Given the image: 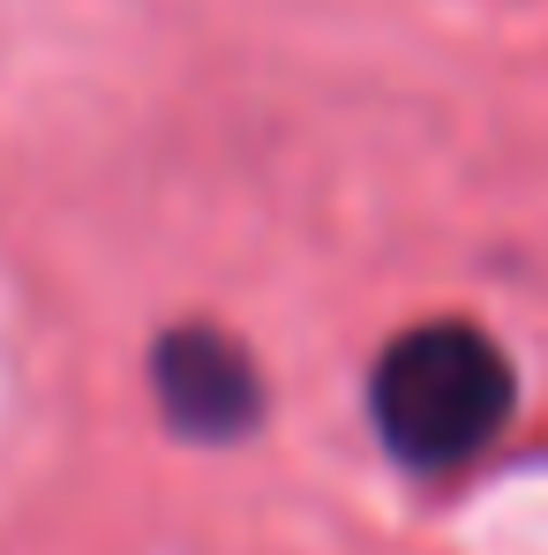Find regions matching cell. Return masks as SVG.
Listing matches in <instances>:
<instances>
[{
  "instance_id": "6da1fadb",
  "label": "cell",
  "mask_w": 548,
  "mask_h": 555,
  "mask_svg": "<svg viewBox=\"0 0 548 555\" xmlns=\"http://www.w3.org/2000/svg\"><path fill=\"white\" fill-rule=\"evenodd\" d=\"M368 413H375V436L406 465L421 473L466 465L511 421V361L473 323H421L391 338V353L375 361Z\"/></svg>"
},
{
  "instance_id": "7a4b0ae2",
  "label": "cell",
  "mask_w": 548,
  "mask_h": 555,
  "mask_svg": "<svg viewBox=\"0 0 548 555\" xmlns=\"http://www.w3.org/2000/svg\"><path fill=\"white\" fill-rule=\"evenodd\" d=\"M158 398H166V421L203 443H226L264 413V383L248 369V353L203 323H188L158 346Z\"/></svg>"
}]
</instances>
